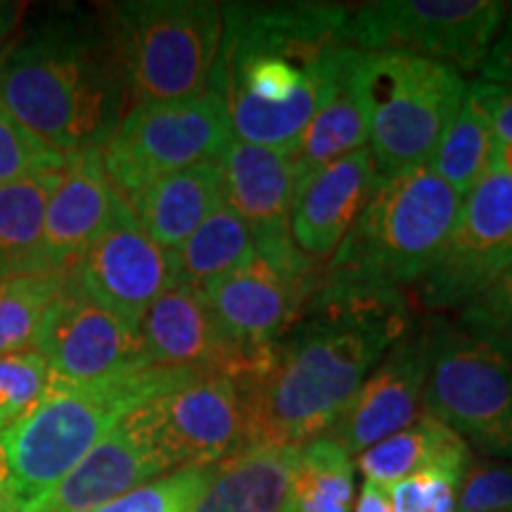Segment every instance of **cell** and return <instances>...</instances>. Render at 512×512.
Instances as JSON below:
<instances>
[{
    "mask_svg": "<svg viewBox=\"0 0 512 512\" xmlns=\"http://www.w3.org/2000/svg\"><path fill=\"white\" fill-rule=\"evenodd\" d=\"M366 143L368 102L363 91V50L349 48L339 60L323 102L290 150L299 183L320 166L347 157Z\"/></svg>",
    "mask_w": 512,
    "mask_h": 512,
    "instance_id": "7402d4cb",
    "label": "cell"
},
{
    "mask_svg": "<svg viewBox=\"0 0 512 512\" xmlns=\"http://www.w3.org/2000/svg\"><path fill=\"white\" fill-rule=\"evenodd\" d=\"M133 214L159 247L176 252L204 221L226 204V185L216 162H202L164 176L138 192Z\"/></svg>",
    "mask_w": 512,
    "mask_h": 512,
    "instance_id": "603a6c76",
    "label": "cell"
},
{
    "mask_svg": "<svg viewBox=\"0 0 512 512\" xmlns=\"http://www.w3.org/2000/svg\"><path fill=\"white\" fill-rule=\"evenodd\" d=\"M323 268L294 245L290 233L254 242L245 266L197 290L214 311L223 337L240 354L254 358L304 318Z\"/></svg>",
    "mask_w": 512,
    "mask_h": 512,
    "instance_id": "9c48e42d",
    "label": "cell"
},
{
    "mask_svg": "<svg viewBox=\"0 0 512 512\" xmlns=\"http://www.w3.org/2000/svg\"><path fill=\"white\" fill-rule=\"evenodd\" d=\"M458 328L512 358V266L460 309Z\"/></svg>",
    "mask_w": 512,
    "mask_h": 512,
    "instance_id": "836d02e7",
    "label": "cell"
},
{
    "mask_svg": "<svg viewBox=\"0 0 512 512\" xmlns=\"http://www.w3.org/2000/svg\"><path fill=\"white\" fill-rule=\"evenodd\" d=\"M22 3L12 0H0V57L12 46V38L17 34L19 17H22Z\"/></svg>",
    "mask_w": 512,
    "mask_h": 512,
    "instance_id": "ab89813d",
    "label": "cell"
},
{
    "mask_svg": "<svg viewBox=\"0 0 512 512\" xmlns=\"http://www.w3.org/2000/svg\"><path fill=\"white\" fill-rule=\"evenodd\" d=\"M354 460L328 434L299 451L280 512H351L354 508Z\"/></svg>",
    "mask_w": 512,
    "mask_h": 512,
    "instance_id": "4316f807",
    "label": "cell"
},
{
    "mask_svg": "<svg viewBox=\"0 0 512 512\" xmlns=\"http://www.w3.org/2000/svg\"><path fill=\"white\" fill-rule=\"evenodd\" d=\"M472 458V448L460 434L425 413L406 430L358 453L354 465L368 482L389 486L432 467L467 472Z\"/></svg>",
    "mask_w": 512,
    "mask_h": 512,
    "instance_id": "d4e9b609",
    "label": "cell"
},
{
    "mask_svg": "<svg viewBox=\"0 0 512 512\" xmlns=\"http://www.w3.org/2000/svg\"><path fill=\"white\" fill-rule=\"evenodd\" d=\"M510 3L501 0H377L349 5L347 43L366 53L401 50L477 72Z\"/></svg>",
    "mask_w": 512,
    "mask_h": 512,
    "instance_id": "8fae6325",
    "label": "cell"
},
{
    "mask_svg": "<svg viewBox=\"0 0 512 512\" xmlns=\"http://www.w3.org/2000/svg\"><path fill=\"white\" fill-rule=\"evenodd\" d=\"M425 413L484 456L512 460V358L458 325L432 323Z\"/></svg>",
    "mask_w": 512,
    "mask_h": 512,
    "instance_id": "30bf717a",
    "label": "cell"
},
{
    "mask_svg": "<svg viewBox=\"0 0 512 512\" xmlns=\"http://www.w3.org/2000/svg\"><path fill=\"white\" fill-rule=\"evenodd\" d=\"M302 446H247L214 465L190 512H280Z\"/></svg>",
    "mask_w": 512,
    "mask_h": 512,
    "instance_id": "cb8c5ba5",
    "label": "cell"
},
{
    "mask_svg": "<svg viewBox=\"0 0 512 512\" xmlns=\"http://www.w3.org/2000/svg\"><path fill=\"white\" fill-rule=\"evenodd\" d=\"M128 105L197 98L211 88L223 10L211 0H124L102 8Z\"/></svg>",
    "mask_w": 512,
    "mask_h": 512,
    "instance_id": "8992f818",
    "label": "cell"
},
{
    "mask_svg": "<svg viewBox=\"0 0 512 512\" xmlns=\"http://www.w3.org/2000/svg\"><path fill=\"white\" fill-rule=\"evenodd\" d=\"M214 467L174 470L114 498L95 512H190L207 489Z\"/></svg>",
    "mask_w": 512,
    "mask_h": 512,
    "instance_id": "4dcf8cb0",
    "label": "cell"
},
{
    "mask_svg": "<svg viewBox=\"0 0 512 512\" xmlns=\"http://www.w3.org/2000/svg\"><path fill=\"white\" fill-rule=\"evenodd\" d=\"M467 91L475 95L486 117H489L496 145L512 143V86L479 79L470 83Z\"/></svg>",
    "mask_w": 512,
    "mask_h": 512,
    "instance_id": "8d00e7d4",
    "label": "cell"
},
{
    "mask_svg": "<svg viewBox=\"0 0 512 512\" xmlns=\"http://www.w3.org/2000/svg\"><path fill=\"white\" fill-rule=\"evenodd\" d=\"M354 512H392L387 486L363 479V486L354 503Z\"/></svg>",
    "mask_w": 512,
    "mask_h": 512,
    "instance_id": "f35d334b",
    "label": "cell"
},
{
    "mask_svg": "<svg viewBox=\"0 0 512 512\" xmlns=\"http://www.w3.org/2000/svg\"><path fill=\"white\" fill-rule=\"evenodd\" d=\"M62 171L0 188V280L41 268L43 219Z\"/></svg>",
    "mask_w": 512,
    "mask_h": 512,
    "instance_id": "484cf974",
    "label": "cell"
},
{
    "mask_svg": "<svg viewBox=\"0 0 512 512\" xmlns=\"http://www.w3.org/2000/svg\"><path fill=\"white\" fill-rule=\"evenodd\" d=\"M496 147L489 117L475 95L467 91L460 112L434 150L427 169L465 197L486 174L494 171Z\"/></svg>",
    "mask_w": 512,
    "mask_h": 512,
    "instance_id": "83f0119b",
    "label": "cell"
},
{
    "mask_svg": "<svg viewBox=\"0 0 512 512\" xmlns=\"http://www.w3.org/2000/svg\"><path fill=\"white\" fill-rule=\"evenodd\" d=\"M456 512H512V460L472 458Z\"/></svg>",
    "mask_w": 512,
    "mask_h": 512,
    "instance_id": "d590c367",
    "label": "cell"
},
{
    "mask_svg": "<svg viewBox=\"0 0 512 512\" xmlns=\"http://www.w3.org/2000/svg\"><path fill=\"white\" fill-rule=\"evenodd\" d=\"M145 406L121 420L67 477L22 512H95L126 491L174 472Z\"/></svg>",
    "mask_w": 512,
    "mask_h": 512,
    "instance_id": "e0dca14e",
    "label": "cell"
},
{
    "mask_svg": "<svg viewBox=\"0 0 512 512\" xmlns=\"http://www.w3.org/2000/svg\"><path fill=\"white\" fill-rule=\"evenodd\" d=\"M67 273L38 271L0 280V356L36 349L43 318Z\"/></svg>",
    "mask_w": 512,
    "mask_h": 512,
    "instance_id": "f546056e",
    "label": "cell"
},
{
    "mask_svg": "<svg viewBox=\"0 0 512 512\" xmlns=\"http://www.w3.org/2000/svg\"><path fill=\"white\" fill-rule=\"evenodd\" d=\"M479 72H482V81L512 86V3Z\"/></svg>",
    "mask_w": 512,
    "mask_h": 512,
    "instance_id": "74e56055",
    "label": "cell"
},
{
    "mask_svg": "<svg viewBox=\"0 0 512 512\" xmlns=\"http://www.w3.org/2000/svg\"><path fill=\"white\" fill-rule=\"evenodd\" d=\"M230 140L226 100L209 88L197 98L131 105L100 152L112 185L131 202L159 178L216 162Z\"/></svg>",
    "mask_w": 512,
    "mask_h": 512,
    "instance_id": "ba28073f",
    "label": "cell"
},
{
    "mask_svg": "<svg viewBox=\"0 0 512 512\" xmlns=\"http://www.w3.org/2000/svg\"><path fill=\"white\" fill-rule=\"evenodd\" d=\"M465 472L432 467L387 486L392 512H456Z\"/></svg>",
    "mask_w": 512,
    "mask_h": 512,
    "instance_id": "e575fe53",
    "label": "cell"
},
{
    "mask_svg": "<svg viewBox=\"0 0 512 512\" xmlns=\"http://www.w3.org/2000/svg\"><path fill=\"white\" fill-rule=\"evenodd\" d=\"M0 102L64 157L102 150L131 107L102 27L76 15L12 41L0 57Z\"/></svg>",
    "mask_w": 512,
    "mask_h": 512,
    "instance_id": "3957f363",
    "label": "cell"
},
{
    "mask_svg": "<svg viewBox=\"0 0 512 512\" xmlns=\"http://www.w3.org/2000/svg\"><path fill=\"white\" fill-rule=\"evenodd\" d=\"M211 88L233 138L292 150L328 93L347 43L349 5L226 3Z\"/></svg>",
    "mask_w": 512,
    "mask_h": 512,
    "instance_id": "7a4b0ae2",
    "label": "cell"
},
{
    "mask_svg": "<svg viewBox=\"0 0 512 512\" xmlns=\"http://www.w3.org/2000/svg\"><path fill=\"white\" fill-rule=\"evenodd\" d=\"M430 361L432 325L408 332L370 370L328 437L349 456H358L420 420Z\"/></svg>",
    "mask_w": 512,
    "mask_h": 512,
    "instance_id": "2e32d148",
    "label": "cell"
},
{
    "mask_svg": "<svg viewBox=\"0 0 512 512\" xmlns=\"http://www.w3.org/2000/svg\"><path fill=\"white\" fill-rule=\"evenodd\" d=\"M216 164L226 185V204L247 223L254 242L290 235V214L299 183L290 150L233 138Z\"/></svg>",
    "mask_w": 512,
    "mask_h": 512,
    "instance_id": "44dd1931",
    "label": "cell"
},
{
    "mask_svg": "<svg viewBox=\"0 0 512 512\" xmlns=\"http://www.w3.org/2000/svg\"><path fill=\"white\" fill-rule=\"evenodd\" d=\"M69 278L114 316L140 325L145 311L178 285L176 254L159 247L126 200L114 221L69 268Z\"/></svg>",
    "mask_w": 512,
    "mask_h": 512,
    "instance_id": "5bb4252c",
    "label": "cell"
},
{
    "mask_svg": "<svg viewBox=\"0 0 512 512\" xmlns=\"http://www.w3.org/2000/svg\"><path fill=\"white\" fill-rule=\"evenodd\" d=\"M145 408L171 470L214 467L247 448L245 403L228 375L190 377Z\"/></svg>",
    "mask_w": 512,
    "mask_h": 512,
    "instance_id": "9a60e30c",
    "label": "cell"
},
{
    "mask_svg": "<svg viewBox=\"0 0 512 512\" xmlns=\"http://www.w3.org/2000/svg\"><path fill=\"white\" fill-rule=\"evenodd\" d=\"M377 185L380 176L368 147L306 176L294 192L290 214L294 245L313 261L328 264Z\"/></svg>",
    "mask_w": 512,
    "mask_h": 512,
    "instance_id": "d6986e66",
    "label": "cell"
},
{
    "mask_svg": "<svg viewBox=\"0 0 512 512\" xmlns=\"http://www.w3.org/2000/svg\"><path fill=\"white\" fill-rule=\"evenodd\" d=\"M512 266V176L494 169L465 195L444 249L420 280L425 309H463Z\"/></svg>",
    "mask_w": 512,
    "mask_h": 512,
    "instance_id": "7c38bea8",
    "label": "cell"
},
{
    "mask_svg": "<svg viewBox=\"0 0 512 512\" xmlns=\"http://www.w3.org/2000/svg\"><path fill=\"white\" fill-rule=\"evenodd\" d=\"M48 382V363L38 349L0 356V432L22 420L41 401Z\"/></svg>",
    "mask_w": 512,
    "mask_h": 512,
    "instance_id": "d6a6232c",
    "label": "cell"
},
{
    "mask_svg": "<svg viewBox=\"0 0 512 512\" xmlns=\"http://www.w3.org/2000/svg\"><path fill=\"white\" fill-rule=\"evenodd\" d=\"M138 330L145 358L157 368L195 375L219 373L238 380L254 361L223 337L204 294L185 283L164 292L145 311Z\"/></svg>",
    "mask_w": 512,
    "mask_h": 512,
    "instance_id": "ac0fdd59",
    "label": "cell"
},
{
    "mask_svg": "<svg viewBox=\"0 0 512 512\" xmlns=\"http://www.w3.org/2000/svg\"><path fill=\"white\" fill-rule=\"evenodd\" d=\"M174 254L178 283L202 287L245 266L254 254V235L247 223L223 204Z\"/></svg>",
    "mask_w": 512,
    "mask_h": 512,
    "instance_id": "f1b7e54d",
    "label": "cell"
},
{
    "mask_svg": "<svg viewBox=\"0 0 512 512\" xmlns=\"http://www.w3.org/2000/svg\"><path fill=\"white\" fill-rule=\"evenodd\" d=\"M411 332L399 292H313L304 318L238 377L247 446H304L328 434L370 370Z\"/></svg>",
    "mask_w": 512,
    "mask_h": 512,
    "instance_id": "6da1fadb",
    "label": "cell"
},
{
    "mask_svg": "<svg viewBox=\"0 0 512 512\" xmlns=\"http://www.w3.org/2000/svg\"><path fill=\"white\" fill-rule=\"evenodd\" d=\"M124 202L107 176L100 150L67 159L43 219L41 268L67 273L100 238Z\"/></svg>",
    "mask_w": 512,
    "mask_h": 512,
    "instance_id": "ffe728a7",
    "label": "cell"
},
{
    "mask_svg": "<svg viewBox=\"0 0 512 512\" xmlns=\"http://www.w3.org/2000/svg\"><path fill=\"white\" fill-rule=\"evenodd\" d=\"M463 195L427 166L384 178L323 268L316 292H399L420 283L456 226Z\"/></svg>",
    "mask_w": 512,
    "mask_h": 512,
    "instance_id": "5b68a950",
    "label": "cell"
},
{
    "mask_svg": "<svg viewBox=\"0 0 512 512\" xmlns=\"http://www.w3.org/2000/svg\"><path fill=\"white\" fill-rule=\"evenodd\" d=\"M494 169L512 176V143L496 147V166Z\"/></svg>",
    "mask_w": 512,
    "mask_h": 512,
    "instance_id": "b9f144b4",
    "label": "cell"
},
{
    "mask_svg": "<svg viewBox=\"0 0 512 512\" xmlns=\"http://www.w3.org/2000/svg\"><path fill=\"white\" fill-rule=\"evenodd\" d=\"M0 512H19V503L12 491V482L8 475V467H5L3 453H0Z\"/></svg>",
    "mask_w": 512,
    "mask_h": 512,
    "instance_id": "60d3db41",
    "label": "cell"
},
{
    "mask_svg": "<svg viewBox=\"0 0 512 512\" xmlns=\"http://www.w3.org/2000/svg\"><path fill=\"white\" fill-rule=\"evenodd\" d=\"M67 159L12 117L8 107L0 102V188L62 171Z\"/></svg>",
    "mask_w": 512,
    "mask_h": 512,
    "instance_id": "1f68e13d",
    "label": "cell"
},
{
    "mask_svg": "<svg viewBox=\"0 0 512 512\" xmlns=\"http://www.w3.org/2000/svg\"><path fill=\"white\" fill-rule=\"evenodd\" d=\"M195 373L147 366L95 382H48L22 420L0 432V453L19 512L46 496L121 420Z\"/></svg>",
    "mask_w": 512,
    "mask_h": 512,
    "instance_id": "277c9868",
    "label": "cell"
},
{
    "mask_svg": "<svg viewBox=\"0 0 512 512\" xmlns=\"http://www.w3.org/2000/svg\"><path fill=\"white\" fill-rule=\"evenodd\" d=\"M368 143L377 176L427 166L463 105L467 83L453 64L401 50H363Z\"/></svg>",
    "mask_w": 512,
    "mask_h": 512,
    "instance_id": "52a82bcc",
    "label": "cell"
},
{
    "mask_svg": "<svg viewBox=\"0 0 512 512\" xmlns=\"http://www.w3.org/2000/svg\"><path fill=\"white\" fill-rule=\"evenodd\" d=\"M36 349L46 358L50 382L83 384L150 366L136 325L93 302L69 273L48 306Z\"/></svg>",
    "mask_w": 512,
    "mask_h": 512,
    "instance_id": "4fadbf2b",
    "label": "cell"
}]
</instances>
